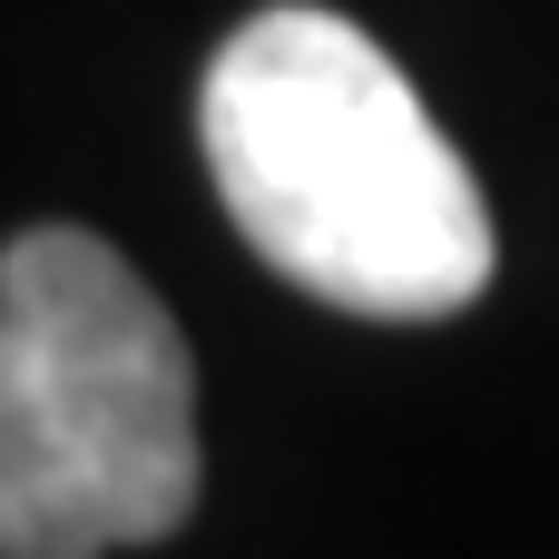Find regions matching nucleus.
Here are the masks:
<instances>
[{"mask_svg":"<svg viewBox=\"0 0 559 559\" xmlns=\"http://www.w3.org/2000/svg\"><path fill=\"white\" fill-rule=\"evenodd\" d=\"M197 138L236 236L314 305L432 324L491 285V216L462 147L344 10H255L206 59Z\"/></svg>","mask_w":559,"mask_h":559,"instance_id":"f257e3e1","label":"nucleus"},{"mask_svg":"<svg viewBox=\"0 0 559 559\" xmlns=\"http://www.w3.org/2000/svg\"><path fill=\"white\" fill-rule=\"evenodd\" d=\"M206 481L177 314L88 226L0 246V559H108L187 531Z\"/></svg>","mask_w":559,"mask_h":559,"instance_id":"f03ea898","label":"nucleus"}]
</instances>
